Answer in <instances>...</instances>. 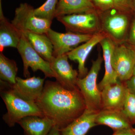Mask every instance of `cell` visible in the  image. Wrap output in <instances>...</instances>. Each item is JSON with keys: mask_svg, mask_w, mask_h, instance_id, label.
Here are the masks:
<instances>
[{"mask_svg": "<svg viewBox=\"0 0 135 135\" xmlns=\"http://www.w3.org/2000/svg\"><path fill=\"white\" fill-rule=\"evenodd\" d=\"M44 116L49 118L60 130L80 116L86 109L79 88L70 90L57 81H47L41 95L36 102Z\"/></svg>", "mask_w": 135, "mask_h": 135, "instance_id": "obj_1", "label": "cell"}, {"mask_svg": "<svg viewBox=\"0 0 135 135\" xmlns=\"http://www.w3.org/2000/svg\"><path fill=\"white\" fill-rule=\"evenodd\" d=\"M1 96L6 105L7 112L3 119L9 127L28 116L44 117L35 102L25 99L12 89L10 84L1 80Z\"/></svg>", "mask_w": 135, "mask_h": 135, "instance_id": "obj_2", "label": "cell"}, {"mask_svg": "<svg viewBox=\"0 0 135 135\" xmlns=\"http://www.w3.org/2000/svg\"><path fill=\"white\" fill-rule=\"evenodd\" d=\"M103 58L99 53L98 57L92 61L91 68L83 78H79L77 86L84 98L87 110L98 113L101 110V91L99 90L97 79Z\"/></svg>", "mask_w": 135, "mask_h": 135, "instance_id": "obj_3", "label": "cell"}, {"mask_svg": "<svg viewBox=\"0 0 135 135\" xmlns=\"http://www.w3.org/2000/svg\"><path fill=\"white\" fill-rule=\"evenodd\" d=\"M101 31L106 35L115 44L125 43L128 36L129 15L115 9L99 12Z\"/></svg>", "mask_w": 135, "mask_h": 135, "instance_id": "obj_4", "label": "cell"}, {"mask_svg": "<svg viewBox=\"0 0 135 135\" xmlns=\"http://www.w3.org/2000/svg\"><path fill=\"white\" fill-rule=\"evenodd\" d=\"M34 10L35 9L26 3H21L16 8L15 17L11 23L22 33H47L51 29L52 22L36 17Z\"/></svg>", "mask_w": 135, "mask_h": 135, "instance_id": "obj_5", "label": "cell"}, {"mask_svg": "<svg viewBox=\"0 0 135 135\" xmlns=\"http://www.w3.org/2000/svg\"><path fill=\"white\" fill-rule=\"evenodd\" d=\"M67 32L82 34H94L101 31L99 12L61 16L56 18Z\"/></svg>", "mask_w": 135, "mask_h": 135, "instance_id": "obj_6", "label": "cell"}, {"mask_svg": "<svg viewBox=\"0 0 135 135\" xmlns=\"http://www.w3.org/2000/svg\"><path fill=\"white\" fill-rule=\"evenodd\" d=\"M17 49L23 60V74L25 78L30 77L29 67L33 72L40 70L44 74L45 77L55 78V74L51 68L49 62L44 60L33 49L23 33Z\"/></svg>", "mask_w": 135, "mask_h": 135, "instance_id": "obj_7", "label": "cell"}, {"mask_svg": "<svg viewBox=\"0 0 135 135\" xmlns=\"http://www.w3.org/2000/svg\"><path fill=\"white\" fill-rule=\"evenodd\" d=\"M112 61L119 80L125 82L133 76L135 66V51L130 45L126 42L116 44Z\"/></svg>", "mask_w": 135, "mask_h": 135, "instance_id": "obj_8", "label": "cell"}, {"mask_svg": "<svg viewBox=\"0 0 135 135\" xmlns=\"http://www.w3.org/2000/svg\"><path fill=\"white\" fill-rule=\"evenodd\" d=\"M47 35L53 46V56L67 54L81 43H84L92 38L94 34H82L67 32H58L50 29Z\"/></svg>", "mask_w": 135, "mask_h": 135, "instance_id": "obj_9", "label": "cell"}, {"mask_svg": "<svg viewBox=\"0 0 135 135\" xmlns=\"http://www.w3.org/2000/svg\"><path fill=\"white\" fill-rule=\"evenodd\" d=\"M68 59L67 55L65 54L53 56L49 63L56 81L65 88L73 90L79 88L77 85L79 72L73 69Z\"/></svg>", "mask_w": 135, "mask_h": 135, "instance_id": "obj_10", "label": "cell"}, {"mask_svg": "<svg viewBox=\"0 0 135 135\" xmlns=\"http://www.w3.org/2000/svg\"><path fill=\"white\" fill-rule=\"evenodd\" d=\"M128 93L125 82L105 86L101 90V110H123Z\"/></svg>", "mask_w": 135, "mask_h": 135, "instance_id": "obj_11", "label": "cell"}, {"mask_svg": "<svg viewBox=\"0 0 135 135\" xmlns=\"http://www.w3.org/2000/svg\"><path fill=\"white\" fill-rule=\"evenodd\" d=\"M106 37V35L102 31L94 34L89 40L66 54L70 60L78 62L79 78H84L88 74V70L85 67V64L88 56L94 47Z\"/></svg>", "mask_w": 135, "mask_h": 135, "instance_id": "obj_12", "label": "cell"}, {"mask_svg": "<svg viewBox=\"0 0 135 135\" xmlns=\"http://www.w3.org/2000/svg\"><path fill=\"white\" fill-rule=\"evenodd\" d=\"M45 79L34 76L26 79L17 77L11 88L20 95L29 101L36 102L41 95Z\"/></svg>", "mask_w": 135, "mask_h": 135, "instance_id": "obj_13", "label": "cell"}, {"mask_svg": "<svg viewBox=\"0 0 135 135\" xmlns=\"http://www.w3.org/2000/svg\"><path fill=\"white\" fill-rule=\"evenodd\" d=\"M97 125H104L114 131L132 128V124L123 110H101L96 118Z\"/></svg>", "mask_w": 135, "mask_h": 135, "instance_id": "obj_14", "label": "cell"}, {"mask_svg": "<svg viewBox=\"0 0 135 135\" xmlns=\"http://www.w3.org/2000/svg\"><path fill=\"white\" fill-rule=\"evenodd\" d=\"M102 49L104 62L105 73L102 80L98 84L101 90L107 85L115 84L119 81L118 77L112 65L113 54L116 44L110 39L106 37L99 43Z\"/></svg>", "mask_w": 135, "mask_h": 135, "instance_id": "obj_15", "label": "cell"}, {"mask_svg": "<svg viewBox=\"0 0 135 135\" xmlns=\"http://www.w3.org/2000/svg\"><path fill=\"white\" fill-rule=\"evenodd\" d=\"M22 35V33L4 16L0 2V52H2L6 47L17 49Z\"/></svg>", "mask_w": 135, "mask_h": 135, "instance_id": "obj_16", "label": "cell"}, {"mask_svg": "<svg viewBox=\"0 0 135 135\" xmlns=\"http://www.w3.org/2000/svg\"><path fill=\"white\" fill-rule=\"evenodd\" d=\"M98 113L86 109L80 116L60 129L61 135H86L92 128L97 126L95 119Z\"/></svg>", "mask_w": 135, "mask_h": 135, "instance_id": "obj_17", "label": "cell"}, {"mask_svg": "<svg viewBox=\"0 0 135 135\" xmlns=\"http://www.w3.org/2000/svg\"><path fill=\"white\" fill-rule=\"evenodd\" d=\"M18 124L23 129L24 135H47L55 126L54 122L46 116H27Z\"/></svg>", "mask_w": 135, "mask_h": 135, "instance_id": "obj_18", "label": "cell"}, {"mask_svg": "<svg viewBox=\"0 0 135 135\" xmlns=\"http://www.w3.org/2000/svg\"><path fill=\"white\" fill-rule=\"evenodd\" d=\"M98 12L89 0H59L55 18L73 14Z\"/></svg>", "mask_w": 135, "mask_h": 135, "instance_id": "obj_19", "label": "cell"}, {"mask_svg": "<svg viewBox=\"0 0 135 135\" xmlns=\"http://www.w3.org/2000/svg\"><path fill=\"white\" fill-rule=\"evenodd\" d=\"M22 33L33 49L44 60L50 62L53 57V46L47 34L31 32Z\"/></svg>", "mask_w": 135, "mask_h": 135, "instance_id": "obj_20", "label": "cell"}, {"mask_svg": "<svg viewBox=\"0 0 135 135\" xmlns=\"http://www.w3.org/2000/svg\"><path fill=\"white\" fill-rule=\"evenodd\" d=\"M18 68L15 60L6 57L0 52V79L11 85L16 83Z\"/></svg>", "mask_w": 135, "mask_h": 135, "instance_id": "obj_21", "label": "cell"}, {"mask_svg": "<svg viewBox=\"0 0 135 135\" xmlns=\"http://www.w3.org/2000/svg\"><path fill=\"white\" fill-rule=\"evenodd\" d=\"M59 0H47L39 7L35 9V16L52 22L55 18L56 8Z\"/></svg>", "mask_w": 135, "mask_h": 135, "instance_id": "obj_22", "label": "cell"}, {"mask_svg": "<svg viewBox=\"0 0 135 135\" xmlns=\"http://www.w3.org/2000/svg\"><path fill=\"white\" fill-rule=\"evenodd\" d=\"M123 111L131 124L135 123V94L128 90Z\"/></svg>", "mask_w": 135, "mask_h": 135, "instance_id": "obj_23", "label": "cell"}, {"mask_svg": "<svg viewBox=\"0 0 135 135\" xmlns=\"http://www.w3.org/2000/svg\"><path fill=\"white\" fill-rule=\"evenodd\" d=\"M113 1L115 9L128 15L135 14L133 0H113Z\"/></svg>", "mask_w": 135, "mask_h": 135, "instance_id": "obj_24", "label": "cell"}, {"mask_svg": "<svg viewBox=\"0 0 135 135\" xmlns=\"http://www.w3.org/2000/svg\"><path fill=\"white\" fill-rule=\"evenodd\" d=\"M98 12H104L114 9L113 0H89Z\"/></svg>", "mask_w": 135, "mask_h": 135, "instance_id": "obj_25", "label": "cell"}, {"mask_svg": "<svg viewBox=\"0 0 135 135\" xmlns=\"http://www.w3.org/2000/svg\"><path fill=\"white\" fill-rule=\"evenodd\" d=\"M126 42H127L130 46L135 47V16L131 23Z\"/></svg>", "mask_w": 135, "mask_h": 135, "instance_id": "obj_26", "label": "cell"}, {"mask_svg": "<svg viewBox=\"0 0 135 135\" xmlns=\"http://www.w3.org/2000/svg\"><path fill=\"white\" fill-rule=\"evenodd\" d=\"M125 83L128 90L131 93L135 94V76L133 75Z\"/></svg>", "mask_w": 135, "mask_h": 135, "instance_id": "obj_27", "label": "cell"}, {"mask_svg": "<svg viewBox=\"0 0 135 135\" xmlns=\"http://www.w3.org/2000/svg\"><path fill=\"white\" fill-rule=\"evenodd\" d=\"M112 135H135V133L132 128L114 131Z\"/></svg>", "mask_w": 135, "mask_h": 135, "instance_id": "obj_28", "label": "cell"}, {"mask_svg": "<svg viewBox=\"0 0 135 135\" xmlns=\"http://www.w3.org/2000/svg\"><path fill=\"white\" fill-rule=\"evenodd\" d=\"M47 135H61L60 129L57 126H54Z\"/></svg>", "mask_w": 135, "mask_h": 135, "instance_id": "obj_29", "label": "cell"}, {"mask_svg": "<svg viewBox=\"0 0 135 135\" xmlns=\"http://www.w3.org/2000/svg\"><path fill=\"white\" fill-rule=\"evenodd\" d=\"M133 75L135 76V66L134 68V71H133Z\"/></svg>", "mask_w": 135, "mask_h": 135, "instance_id": "obj_30", "label": "cell"}, {"mask_svg": "<svg viewBox=\"0 0 135 135\" xmlns=\"http://www.w3.org/2000/svg\"><path fill=\"white\" fill-rule=\"evenodd\" d=\"M131 46V47H132V48H133V50H134L135 51V46Z\"/></svg>", "mask_w": 135, "mask_h": 135, "instance_id": "obj_31", "label": "cell"}, {"mask_svg": "<svg viewBox=\"0 0 135 135\" xmlns=\"http://www.w3.org/2000/svg\"><path fill=\"white\" fill-rule=\"evenodd\" d=\"M133 2H134V7L135 8V0H133Z\"/></svg>", "mask_w": 135, "mask_h": 135, "instance_id": "obj_32", "label": "cell"}, {"mask_svg": "<svg viewBox=\"0 0 135 135\" xmlns=\"http://www.w3.org/2000/svg\"><path fill=\"white\" fill-rule=\"evenodd\" d=\"M133 130H134V132L135 133V128H133Z\"/></svg>", "mask_w": 135, "mask_h": 135, "instance_id": "obj_33", "label": "cell"}, {"mask_svg": "<svg viewBox=\"0 0 135 135\" xmlns=\"http://www.w3.org/2000/svg\"><path fill=\"white\" fill-rule=\"evenodd\" d=\"M0 1H1V0H0Z\"/></svg>", "mask_w": 135, "mask_h": 135, "instance_id": "obj_34", "label": "cell"}]
</instances>
